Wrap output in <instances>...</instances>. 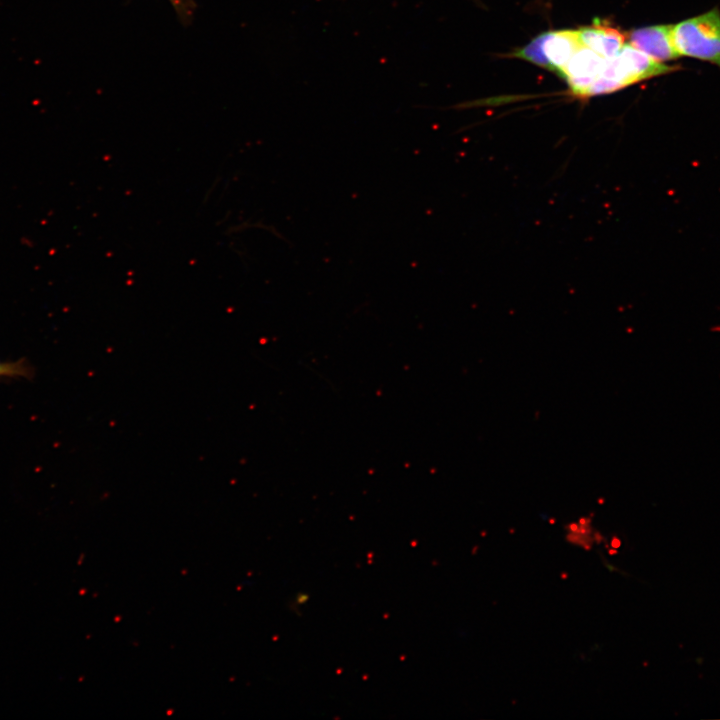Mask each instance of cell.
<instances>
[{
    "mask_svg": "<svg viewBox=\"0 0 720 720\" xmlns=\"http://www.w3.org/2000/svg\"><path fill=\"white\" fill-rule=\"evenodd\" d=\"M672 24H660L642 27L630 31L627 35L630 45L649 57L660 61L679 58L672 38Z\"/></svg>",
    "mask_w": 720,
    "mask_h": 720,
    "instance_id": "obj_5",
    "label": "cell"
},
{
    "mask_svg": "<svg viewBox=\"0 0 720 720\" xmlns=\"http://www.w3.org/2000/svg\"><path fill=\"white\" fill-rule=\"evenodd\" d=\"M182 24H190L196 4L194 0H169Z\"/></svg>",
    "mask_w": 720,
    "mask_h": 720,
    "instance_id": "obj_8",
    "label": "cell"
},
{
    "mask_svg": "<svg viewBox=\"0 0 720 720\" xmlns=\"http://www.w3.org/2000/svg\"><path fill=\"white\" fill-rule=\"evenodd\" d=\"M606 59L589 48L581 46L559 73L566 80L572 95L585 98L593 81L601 74Z\"/></svg>",
    "mask_w": 720,
    "mask_h": 720,
    "instance_id": "obj_4",
    "label": "cell"
},
{
    "mask_svg": "<svg viewBox=\"0 0 720 720\" xmlns=\"http://www.w3.org/2000/svg\"><path fill=\"white\" fill-rule=\"evenodd\" d=\"M34 375L31 364L25 360L1 362L0 379L2 378H26L31 379Z\"/></svg>",
    "mask_w": 720,
    "mask_h": 720,
    "instance_id": "obj_7",
    "label": "cell"
},
{
    "mask_svg": "<svg viewBox=\"0 0 720 720\" xmlns=\"http://www.w3.org/2000/svg\"><path fill=\"white\" fill-rule=\"evenodd\" d=\"M581 46L578 31L546 32L517 50L514 56L559 74Z\"/></svg>",
    "mask_w": 720,
    "mask_h": 720,
    "instance_id": "obj_3",
    "label": "cell"
},
{
    "mask_svg": "<svg viewBox=\"0 0 720 720\" xmlns=\"http://www.w3.org/2000/svg\"><path fill=\"white\" fill-rule=\"evenodd\" d=\"M679 68V66L665 65L632 45L624 44L615 57L606 59L599 76L612 81L622 89L643 80L674 72Z\"/></svg>",
    "mask_w": 720,
    "mask_h": 720,
    "instance_id": "obj_2",
    "label": "cell"
},
{
    "mask_svg": "<svg viewBox=\"0 0 720 720\" xmlns=\"http://www.w3.org/2000/svg\"><path fill=\"white\" fill-rule=\"evenodd\" d=\"M582 46L591 49L601 57H615L624 46L626 36L608 24L594 23L577 30Z\"/></svg>",
    "mask_w": 720,
    "mask_h": 720,
    "instance_id": "obj_6",
    "label": "cell"
},
{
    "mask_svg": "<svg viewBox=\"0 0 720 720\" xmlns=\"http://www.w3.org/2000/svg\"><path fill=\"white\" fill-rule=\"evenodd\" d=\"M672 38L680 57L707 61L720 68V10L717 7L673 25Z\"/></svg>",
    "mask_w": 720,
    "mask_h": 720,
    "instance_id": "obj_1",
    "label": "cell"
}]
</instances>
